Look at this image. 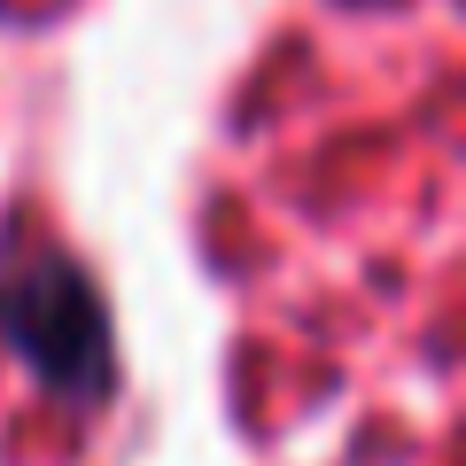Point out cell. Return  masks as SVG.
<instances>
[{
  "label": "cell",
  "mask_w": 466,
  "mask_h": 466,
  "mask_svg": "<svg viewBox=\"0 0 466 466\" xmlns=\"http://www.w3.org/2000/svg\"><path fill=\"white\" fill-rule=\"evenodd\" d=\"M0 342L39 373L55 397H109L116 381V334L94 272L63 257L55 241H16L0 257Z\"/></svg>",
  "instance_id": "1"
}]
</instances>
